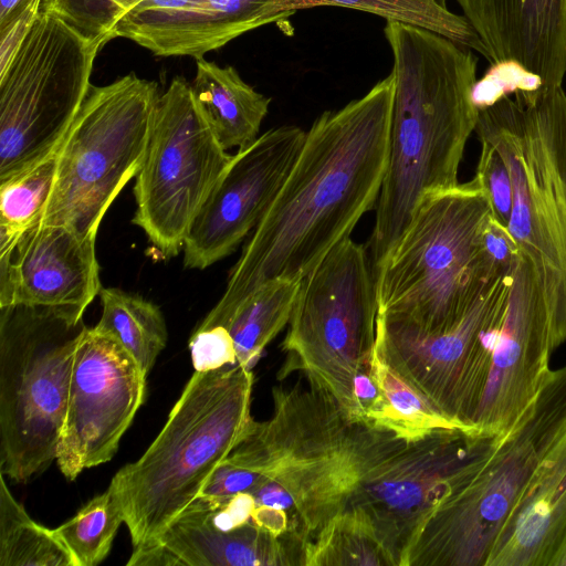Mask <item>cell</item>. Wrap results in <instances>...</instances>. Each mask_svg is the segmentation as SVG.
Here are the masks:
<instances>
[{
    "label": "cell",
    "instance_id": "3957f363",
    "mask_svg": "<svg viewBox=\"0 0 566 566\" xmlns=\"http://www.w3.org/2000/svg\"><path fill=\"white\" fill-rule=\"evenodd\" d=\"M253 381L239 364L195 371L156 439L113 476L134 547L157 539L242 438Z\"/></svg>",
    "mask_w": 566,
    "mask_h": 566
},
{
    "label": "cell",
    "instance_id": "30bf717a",
    "mask_svg": "<svg viewBox=\"0 0 566 566\" xmlns=\"http://www.w3.org/2000/svg\"><path fill=\"white\" fill-rule=\"evenodd\" d=\"M104 44L40 11L0 74V182L56 153L92 85L93 64Z\"/></svg>",
    "mask_w": 566,
    "mask_h": 566
},
{
    "label": "cell",
    "instance_id": "7c38bea8",
    "mask_svg": "<svg viewBox=\"0 0 566 566\" xmlns=\"http://www.w3.org/2000/svg\"><path fill=\"white\" fill-rule=\"evenodd\" d=\"M512 274L497 277L451 329L423 334L378 315L376 354L450 421L472 427L507 307Z\"/></svg>",
    "mask_w": 566,
    "mask_h": 566
},
{
    "label": "cell",
    "instance_id": "6da1fadb",
    "mask_svg": "<svg viewBox=\"0 0 566 566\" xmlns=\"http://www.w3.org/2000/svg\"><path fill=\"white\" fill-rule=\"evenodd\" d=\"M394 88L390 72L361 97L314 120L224 293L197 328L220 325L266 282L302 281L376 206L389 158Z\"/></svg>",
    "mask_w": 566,
    "mask_h": 566
},
{
    "label": "cell",
    "instance_id": "e575fe53",
    "mask_svg": "<svg viewBox=\"0 0 566 566\" xmlns=\"http://www.w3.org/2000/svg\"><path fill=\"white\" fill-rule=\"evenodd\" d=\"M189 349L195 371H209L238 364L233 339L221 325L197 328L190 337Z\"/></svg>",
    "mask_w": 566,
    "mask_h": 566
},
{
    "label": "cell",
    "instance_id": "52a82bcc",
    "mask_svg": "<svg viewBox=\"0 0 566 566\" xmlns=\"http://www.w3.org/2000/svg\"><path fill=\"white\" fill-rule=\"evenodd\" d=\"M0 472L25 483L56 460L74 353L86 331L77 311L0 307Z\"/></svg>",
    "mask_w": 566,
    "mask_h": 566
},
{
    "label": "cell",
    "instance_id": "d590c367",
    "mask_svg": "<svg viewBox=\"0 0 566 566\" xmlns=\"http://www.w3.org/2000/svg\"><path fill=\"white\" fill-rule=\"evenodd\" d=\"M41 2L42 0H30L19 13L0 28V74L10 65L32 30L40 13Z\"/></svg>",
    "mask_w": 566,
    "mask_h": 566
},
{
    "label": "cell",
    "instance_id": "f35d334b",
    "mask_svg": "<svg viewBox=\"0 0 566 566\" xmlns=\"http://www.w3.org/2000/svg\"><path fill=\"white\" fill-rule=\"evenodd\" d=\"M30 0H0V28L19 13Z\"/></svg>",
    "mask_w": 566,
    "mask_h": 566
},
{
    "label": "cell",
    "instance_id": "2e32d148",
    "mask_svg": "<svg viewBox=\"0 0 566 566\" xmlns=\"http://www.w3.org/2000/svg\"><path fill=\"white\" fill-rule=\"evenodd\" d=\"M551 322L538 275L522 253L512 276L504 321L472 427L488 436L506 431L549 374Z\"/></svg>",
    "mask_w": 566,
    "mask_h": 566
},
{
    "label": "cell",
    "instance_id": "836d02e7",
    "mask_svg": "<svg viewBox=\"0 0 566 566\" xmlns=\"http://www.w3.org/2000/svg\"><path fill=\"white\" fill-rule=\"evenodd\" d=\"M479 250L485 265L495 276L512 274L522 255L509 228L501 224L492 212L481 227Z\"/></svg>",
    "mask_w": 566,
    "mask_h": 566
},
{
    "label": "cell",
    "instance_id": "8d00e7d4",
    "mask_svg": "<svg viewBox=\"0 0 566 566\" xmlns=\"http://www.w3.org/2000/svg\"><path fill=\"white\" fill-rule=\"evenodd\" d=\"M128 566H177L184 562L165 544L155 541L134 547Z\"/></svg>",
    "mask_w": 566,
    "mask_h": 566
},
{
    "label": "cell",
    "instance_id": "f546056e",
    "mask_svg": "<svg viewBox=\"0 0 566 566\" xmlns=\"http://www.w3.org/2000/svg\"><path fill=\"white\" fill-rule=\"evenodd\" d=\"M371 371L388 405V426L415 434L434 428H463L439 413L423 396L395 373L376 350Z\"/></svg>",
    "mask_w": 566,
    "mask_h": 566
},
{
    "label": "cell",
    "instance_id": "8992f818",
    "mask_svg": "<svg viewBox=\"0 0 566 566\" xmlns=\"http://www.w3.org/2000/svg\"><path fill=\"white\" fill-rule=\"evenodd\" d=\"M566 434V365L499 434L481 463L432 511L405 566H486L541 463Z\"/></svg>",
    "mask_w": 566,
    "mask_h": 566
},
{
    "label": "cell",
    "instance_id": "83f0119b",
    "mask_svg": "<svg viewBox=\"0 0 566 566\" xmlns=\"http://www.w3.org/2000/svg\"><path fill=\"white\" fill-rule=\"evenodd\" d=\"M306 566L381 565L394 566L378 541L371 522L358 512L335 516L307 545Z\"/></svg>",
    "mask_w": 566,
    "mask_h": 566
},
{
    "label": "cell",
    "instance_id": "4316f807",
    "mask_svg": "<svg viewBox=\"0 0 566 566\" xmlns=\"http://www.w3.org/2000/svg\"><path fill=\"white\" fill-rule=\"evenodd\" d=\"M56 168L55 153L0 182V256L10 253L20 237L40 223L51 197Z\"/></svg>",
    "mask_w": 566,
    "mask_h": 566
},
{
    "label": "cell",
    "instance_id": "5b68a950",
    "mask_svg": "<svg viewBox=\"0 0 566 566\" xmlns=\"http://www.w3.org/2000/svg\"><path fill=\"white\" fill-rule=\"evenodd\" d=\"M491 212L475 177L427 195L375 273L378 315L423 334L454 327L502 276L490 272L479 250Z\"/></svg>",
    "mask_w": 566,
    "mask_h": 566
},
{
    "label": "cell",
    "instance_id": "603a6c76",
    "mask_svg": "<svg viewBox=\"0 0 566 566\" xmlns=\"http://www.w3.org/2000/svg\"><path fill=\"white\" fill-rule=\"evenodd\" d=\"M301 282L287 279L266 282L222 321L220 325L233 339L239 365L252 369L268 344L289 324Z\"/></svg>",
    "mask_w": 566,
    "mask_h": 566
},
{
    "label": "cell",
    "instance_id": "ab89813d",
    "mask_svg": "<svg viewBox=\"0 0 566 566\" xmlns=\"http://www.w3.org/2000/svg\"><path fill=\"white\" fill-rule=\"evenodd\" d=\"M436 1L446 6V0H436Z\"/></svg>",
    "mask_w": 566,
    "mask_h": 566
},
{
    "label": "cell",
    "instance_id": "4fadbf2b",
    "mask_svg": "<svg viewBox=\"0 0 566 566\" xmlns=\"http://www.w3.org/2000/svg\"><path fill=\"white\" fill-rule=\"evenodd\" d=\"M350 421L329 394L311 384L286 388L275 400L265 475L290 494L293 522L306 543L343 511Z\"/></svg>",
    "mask_w": 566,
    "mask_h": 566
},
{
    "label": "cell",
    "instance_id": "f1b7e54d",
    "mask_svg": "<svg viewBox=\"0 0 566 566\" xmlns=\"http://www.w3.org/2000/svg\"><path fill=\"white\" fill-rule=\"evenodd\" d=\"M123 522L122 505L108 486L53 531L72 554L76 566H95L108 555Z\"/></svg>",
    "mask_w": 566,
    "mask_h": 566
},
{
    "label": "cell",
    "instance_id": "ac0fdd59",
    "mask_svg": "<svg viewBox=\"0 0 566 566\" xmlns=\"http://www.w3.org/2000/svg\"><path fill=\"white\" fill-rule=\"evenodd\" d=\"M273 0H140L116 21L109 41L125 38L159 56L202 57L274 22Z\"/></svg>",
    "mask_w": 566,
    "mask_h": 566
},
{
    "label": "cell",
    "instance_id": "d6a6232c",
    "mask_svg": "<svg viewBox=\"0 0 566 566\" xmlns=\"http://www.w3.org/2000/svg\"><path fill=\"white\" fill-rule=\"evenodd\" d=\"M543 85L542 80L514 62L490 64L473 87L472 98L478 109L491 106L504 96L518 91H533Z\"/></svg>",
    "mask_w": 566,
    "mask_h": 566
},
{
    "label": "cell",
    "instance_id": "7402d4cb",
    "mask_svg": "<svg viewBox=\"0 0 566 566\" xmlns=\"http://www.w3.org/2000/svg\"><path fill=\"white\" fill-rule=\"evenodd\" d=\"M193 97L222 147H243L258 138L271 98L242 80L233 66L196 59Z\"/></svg>",
    "mask_w": 566,
    "mask_h": 566
},
{
    "label": "cell",
    "instance_id": "60d3db41",
    "mask_svg": "<svg viewBox=\"0 0 566 566\" xmlns=\"http://www.w3.org/2000/svg\"><path fill=\"white\" fill-rule=\"evenodd\" d=\"M562 566H566V557L564 558Z\"/></svg>",
    "mask_w": 566,
    "mask_h": 566
},
{
    "label": "cell",
    "instance_id": "ffe728a7",
    "mask_svg": "<svg viewBox=\"0 0 566 566\" xmlns=\"http://www.w3.org/2000/svg\"><path fill=\"white\" fill-rule=\"evenodd\" d=\"M566 557V434L538 467L486 566H562Z\"/></svg>",
    "mask_w": 566,
    "mask_h": 566
},
{
    "label": "cell",
    "instance_id": "e0dca14e",
    "mask_svg": "<svg viewBox=\"0 0 566 566\" xmlns=\"http://www.w3.org/2000/svg\"><path fill=\"white\" fill-rule=\"evenodd\" d=\"M96 238L35 224L0 256V307L25 304L84 313L102 284Z\"/></svg>",
    "mask_w": 566,
    "mask_h": 566
},
{
    "label": "cell",
    "instance_id": "ba28073f",
    "mask_svg": "<svg viewBox=\"0 0 566 566\" xmlns=\"http://www.w3.org/2000/svg\"><path fill=\"white\" fill-rule=\"evenodd\" d=\"M378 301L366 247L350 237L336 244L302 280L282 342V379L293 371L329 394L353 420H361L354 385L371 371Z\"/></svg>",
    "mask_w": 566,
    "mask_h": 566
},
{
    "label": "cell",
    "instance_id": "7a4b0ae2",
    "mask_svg": "<svg viewBox=\"0 0 566 566\" xmlns=\"http://www.w3.org/2000/svg\"><path fill=\"white\" fill-rule=\"evenodd\" d=\"M395 78L388 165L368 243L374 271L385 262L422 199L459 184L479 109L478 59L433 31L386 21Z\"/></svg>",
    "mask_w": 566,
    "mask_h": 566
},
{
    "label": "cell",
    "instance_id": "484cf974",
    "mask_svg": "<svg viewBox=\"0 0 566 566\" xmlns=\"http://www.w3.org/2000/svg\"><path fill=\"white\" fill-rule=\"evenodd\" d=\"M0 566H76L53 530L33 521L0 475Z\"/></svg>",
    "mask_w": 566,
    "mask_h": 566
},
{
    "label": "cell",
    "instance_id": "44dd1931",
    "mask_svg": "<svg viewBox=\"0 0 566 566\" xmlns=\"http://www.w3.org/2000/svg\"><path fill=\"white\" fill-rule=\"evenodd\" d=\"M185 566L305 565L306 546L298 534L275 537L252 520L227 530L190 503L157 537ZM155 542V541H154Z\"/></svg>",
    "mask_w": 566,
    "mask_h": 566
},
{
    "label": "cell",
    "instance_id": "4dcf8cb0",
    "mask_svg": "<svg viewBox=\"0 0 566 566\" xmlns=\"http://www.w3.org/2000/svg\"><path fill=\"white\" fill-rule=\"evenodd\" d=\"M140 0H42L40 11L53 13L92 40L109 41L116 21Z\"/></svg>",
    "mask_w": 566,
    "mask_h": 566
},
{
    "label": "cell",
    "instance_id": "cb8c5ba5",
    "mask_svg": "<svg viewBox=\"0 0 566 566\" xmlns=\"http://www.w3.org/2000/svg\"><path fill=\"white\" fill-rule=\"evenodd\" d=\"M317 7L358 10L386 21L423 28L486 56L483 43L468 20L436 0H273L270 13L277 21L298 10Z\"/></svg>",
    "mask_w": 566,
    "mask_h": 566
},
{
    "label": "cell",
    "instance_id": "8fae6325",
    "mask_svg": "<svg viewBox=\"0 0 566 566\" xmlns=\"http://www.w3.org/2000/svg\"><path fill=\"white\" fill-rule=\"evenodd\" d=\"M229 155L199 108L191 83L176 76L158 97L147 151L136 176L139 227L164 260L184 250L189 229Z\"/></svg>",
    "mask_w": 566,
    "mask_h": 566
},
{
    "label": "cell",
    "instance_id": "5bb4252c",
    "mask_svg": "<svg viewBox=\"0 0 566 566\" xmlns=\"http://www.w3.org/2000/svg\"><path fill=\"white\" fill-rule=\"evenodd\" d=\"M146 377L114 336L86 328L74 353L55 460L67 480L115 455L144 402Z\"/></svg>",
    "mask_w": 566,
    "mask_h": 566
},
{
    "label": "cell",
    "instance_id": "9a60e30c",
    "mask_svg": "<svg viewBox=\"0 0 566 566\" xmlns=\"http://www.w3.org/2000/svg\"><path fill=\"white\" fill-rule=\"evenodd\" d=\"M306 130H266L231 156L196 216L184 245V264L203 270L230 255L255 229L275 199L305 140Z\"/></svg>",
    "mask_w": 566,
    "mask_h": 566
},
{
    "label": "cell",
    "instance_id": "9c48e42d",
    "mask_svg": "<svg viewBox=\"0 0 566 566\" xmlns=\"http://www.w3.org/2000/svg\"><path fill=\"white\" fill-rule=\"evenodd\" d=\"M159 95L156 81L134 72L91 85L56 150V176L39 224L97 237L108 208L142 168Z\"/></svg>",
    "mask_w": 566,
    "mask_h": 566
},
{
    "label": "cell",
    "instance_id": "1f68e13d",
    "mask_svg": "<svg viewBox=\"0 0 566 566\" xmlns=\"http://www.w3.org/2000/svg\"><path fill=\"white\" fill-rule=\"evenodd\" d=\"M480 142L481 154L474 177L489 200L493 217L507 227L514 195L511 174L499 150L488 140Z\"/></svg>",
    "mask_w": 566,
    "mask_h": 566
},
{
    "label": "cell",
    "instance_id": "74e56055",
    "mask_svg": "<svg viewBox=\"0 0 566 566\" xmlns=\"http://www.w3.org/2000/svg\"><path fill=\"white\" fill-rule=\"evenodd\" d=\"M252 521L275 537L291 532V518L284 511L266 505H256Z\"/></svg>",
    "mask_w": 566,
    "mask_h": 566
},
{
    "label": "cell",
    "instance_id": "277c9868",
    "mask_svg": "<svg viewBox=\"0 0 566 566\" xmlns=\"http://www.w3.org/2000/svg\"><path fill=\"white\" fill-rule=\"evenodd\" d=\"M474 132L510 170L507 228L538 275L554 350L566 343V92L542 85L504 96L480 109Z\"/></svg>",
    "mask_w": 566,
    "mask_h": 566
},
{
    "label": "cell",
    "instance_id": "d4e9b609",
    "mask_svg": "<svg viewBox=\"0 0 566 566\" xmlns=\"http://www.w3.org/2000/svg\"><path fill=\"white\" fill-rule=\"evenodd\" d=\"M99 298L102 315L94 327L114 336L147 376L168 340L160 308L116 287H102Z\"/></svg>",
    "mask_w": 566,
    "mask_h": 566
},
{
    "label": "cell",
    "instance_id": "d6986e66",
    "mask_svg": "<svg viewBox=\"0 0 566 566\" xmlns=\"http://www.w3.org/2000/svg\"><path fill=\"white\" fill-rule=\"evenodd\" d=\"M493 63L514 62L545 86L566 75V0H455Z\"/></svg>",
    "mask_w": 566,
    "mask_h": 566
}]
</instances>
